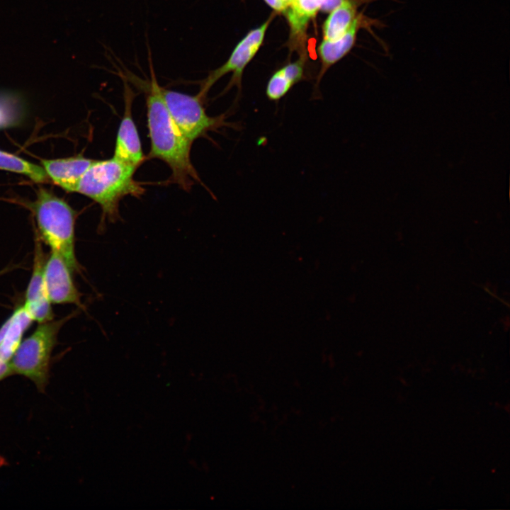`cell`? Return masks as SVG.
Returning a JSON list of instances; mask_svg holds the SVG:
<instances>
[{"label":"cell","mask_w":510,"mask_h":510,"mask_svg":"<svg viewBox=\"0 0 510 510\" xmlns=\"http://www.w3.org/2000/svg\"><path fill=\"white\" fill-rule=\"evenodd\" d=\"M150 56V81L146 87L147 128L151 141L149 157L164 162L171 170V181L188 191L195 182L201 183L191 161L192 143L181 132L166 108Z\"/></svg>","instance_id":"1"},{"label":"cell","mask_w":510,"mask_h":510,"mask_svg":"<svg viewBox=\"0 0 510 510\" xmlns=\"http://www.w3.org/2000/svg\"><path fill=\"white\" fill-rule=\"evenodd\" d=\"M137 166L115 157L94 160L82 176L76 193L96 202L101 208L103 220H119V203L126 196L140 198L144 189L133 175Z\"/></svg>","instance_id":"2"},{"label":"cell","mask_w":510,"mask_h":510,"mask_svg":"<svg viewBox=\"0 0 510 510\" xmlns=\"http://www.w3.org/2000/svg\"><path fill=\"white\" fill-rule=\"evenodd\" d=\"M40 235L51 251L58 253L72 272L79 271L74 246L75 212L62 199L40 188L33 204Z\"/></svg>","instance_id":"3"},{"label":"cell","mask_w":510,"mask_h":510,"mask_svg":"<svg viewBox=\"0 0 510 510\" xmlns=\"http://www.w3.org/2000/svg\"><path fill=\"white\" fill-rule=\"evenodd\" d=\"M69 317L40 323L10 360L13 373L30 380L39 392H44L50 378L51 355L60 329Z\"/></svg>","instance_id":"4"},{"label":"cell","mask_w":510,"mask_h":510,"mask_svg":"<svg viewBox=\"0 0 510 510\" xmlns=\"http://www.w3.org/2000/svg\"><path fill=\"white\" fill-rule=\"evenodd\" d=\"M166 108L183 135L193 143L208 131L222 127L239 128V125L225 121V114L208 115L203 106V99L197 94L191 96L160 87Z\"/></svg>","instance_id":"5"},{"label":"cell","mask_w":510,"mask_h":510,"mask_svg":"<svg viewBox=\"0 0 510 510\" xmlns=\"http://www.w3.org/2000/svg\"><path fill=\"white\" fill-rule=\"evenodd\" d=\"M268 24V22H266L259 28L249 32L236 46L226 63L212 71L203 81L198 94L203 100L211 86L220 77L230 72L234 74L231 85L234 83L239 84L244 67L256 54L263 41Z\"/></svg>","instance_id":"6"},{"label":"cell","mask_w":510,"mask_h":510,"mask_svg":"<svg viewBox=\"0 0 510 510\" xmlns=\"http://www.w3.org/2000/svg\"><path fill=\"white\" fill-rule=\"evenodd\" d=\"M44 284L52 303L81 307V295L73 282L72 271L64 259L54 251L45 262Z\"/></svg>","instance_id":"7"},{"label":"cell","mask_w":510,"mask_h":510,"mask_svg":"<svg viewBox=\"0 0 510 510\" xmlns=\"http://www.w3.org/2000/svg\"><path fill=\"white\" fill-rule=\"evenodd\" d=\"M134 97L133 91L124 80L125 110L117 133L113 157L138 167L144 157L132 115Z\"/></svg>","instance_id":"8"},{"label":"cell","mask_w":510,"mask_h":510,"mask_svg":"<svg viewBox=\"0 0 510 510\" xmlns=\"http://www.w3.org/2000/svg\"><path fill=\"white\" fill-rule=\"evenodd\" d=\"M94 160L81 156L41 160L49 178L68 192H76L79 181Z\"/></svg>","instance_id":"9"},{"label":"cell","mask_w":510,"mask_h":510,"mask_svg":"<svg viewBox=\"0 0 510 510\" xmlns=\"http://www.w3.org/2000/svg\"><path fill=\"white\" fill-rule=\"evenodd\" d=\"M33 320L23 306L17 308L8 318V325L0 344V357L10 361L22 341L24 332Z\"/></svg>","instance_id":"10"},{"label":"cell","mask_w":510,"mask_h":510,"mask_svg":"<svg viewBox=\"0 0 510 510\" xmlns=\"http://www.w3.org/2000/svg\"><path fill=\"white\" fill-rule=\"evenodd\" d=\"M363 22V16H356L343 35L334 40H324L321 43L319 50L324 64L329 65L336 62L350 50L354 44L357 32Z\"/></svg>","instance_id":"11"},{"label":"cell","mask_w":510,"mask_h":510,"mask_svg":"<svg viewBox=\"0 0 510 510\" xmlns=\"http://www.w3.org/2000/svg\"><path fill=\"white\" fill-rule=\"evenodd\" d=\"M357 5L353 0H344L331 11L324 27V38L334 40L343 35L349 28L356 16Z\"/></svg>","instance_id":"12"},{"label":"cell","mask_w":510,"mask_h":510,"mask_svg":"<svg viewBox=\"0 0 510 510\" xmlns=\"http://www.w3.org/2000/svg\"><path fill=\"white\" fill-rule=\"evenodd\" d=\"M46 260L40 240L36 237L33 271L26 293L25 303L33 302L47 297L44 284V270Z\"/></svg>","instance_id":"13"},{"label":"cell","mask_w":510,"mask_h":510,"mask_svg":"<svg viewBox=\"0 0 510 510\" xmlns=\"http://www.w3.org/2000/svg\"><path fill=\"white\" fill-rule=\"evenodd\" d=\"M0 169L23 174L38 183L50 179L42 166L2 150H0Z\"/></svg>","instance_id":"14"},{"label":"cell","mask_w":510,"mask_h":510,"mask_svg":"<svg viewBox=\"0 0 510 510\" xmlns=\"http://www.w3.org/2000/svg\"><path fill=\"white\" fill-rule=\"evenodd\" d=\"M322 0H294L286 8L287 17L295 33L302 32L308 21L315 16Z\"/></svg>","instance_id":"15"},{"label":"cell","mask_w":510,"mask_h":510,"mask_svg":"<svg viewBox=\"0 0 510 510\" xmlns=\"http://www.w3.org/2000/svg\"><path fill=\"white\" fill-rule=\"evenodd\" d=\"M21 115V106L17 96L0 91V129L17 125Z\"/></svg>","instance_id":"16"},{"label":"cell","mask_w":510,"mask_h":510,"mask_svg":"<svg viewBox=\"0 0 510 510\" xmlns=\"http://www.w3.org/2000/svg\"><path fill=\"white\" fill-rule=\"evenodd\" d=\"M51 304L48 297H45L33 302L24 303L23 307L33 321L42 323L53 318Z\"/></svg>","instance_id":"17"},{"label":"cell","mask_w":510,"mask_h":510,"mask_svg":"<svg viewBox=\"0 0 510 510\" xmlns=\"http://www.w3.org/2000/svg\"><path fill=\"white\" fill-rule=\"evenodd\" d=\"M291 87V84L278 71L268 82L266 96L271 101H279L288 92Z\"/></svg>","instance_id":"18"},{"label":"cell","mask_w":510,"mask_h":510,"mask_svg":"<svg viewBox=\"0 0 510 510\" xmlns=\"http://www.w3.org/2000/svg\"><path fill=\"white\" fill-rule=\"evenodd\" d=\"M278 71L291 86L302 77L303 70L300 62L290 64Z\"/></svg>","instance_id":"19"},{"label":"cell","mask_w":510,"mask_h":510,"mask_svg":"<svg viewBox=\"0 0 510 510\" xmlns=\"http://www.w3.org/2000/svg\"><path fill=\"white\" fill-rule=\"evenodd\" d=\"M14 374L10 361L0 357V381Z\"/></svg>","instance_id":"20"},{"label":"cell","mask_w":510,"mask_h":510,"mask_svg":"<svg viewBox=\"0 0 510 510\" xmlns=\"http://www.w3.org/2000/svg\"><path fill=\"white\" fill-rule=\"evenodd\" d=\"M344 0H322L320 9L324 12H331L339 6Z\"/></svg>","instance_id":"21"},{"label":"cell","mask_w":510,"mask_h":510,"mask_svg":"<svg viewBox=\"0 0 510 510\" xmlns=\"http://www.w3.org/2000/svg\"><path fill=\"white\" fill-rule=\"evenodd\" d=\"M271 7L277 11H285L286 7L280 0H264Z\"/></svg>","instance_id":"22"},{"label":"cell","mask_w":510,"mask_h":510,"mask_svg":"<svg viewBox=\"0 0 510 510\" xmlns=\"http://www.w3.org/2000/svg\"><path fill=\"white\" fill-rule=\"evenodd\" d=\"M293 1L294 0H280V1L284 4L286 8L289 6Z\"/></svg>","instance_id":"23"}]
</instances>
